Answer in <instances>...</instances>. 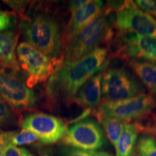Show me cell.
I'll return each mask as SVG.
<instances>
[{
	"label": "cell",
	"instance_id": "6",
	"mask_svg": "<svg viewBox=\"0 0 156 156\" xmlns=\"http://www.w3.org/2000/svg\"><path fill=\"white\" fill-rule=\"evenodd\" d=\"M156 106V98L150 94H141L126 100L109 102L103 101L93 114L98 119L112 117L125 122L135 120Z\"/></svg>",
	"mask_w": 156,
	"mask_h": 156
},
{
	"label": "cell",
	"instance_id": "17",
	"mask_svg": "<svg viewBox=\"0 0 156 156\" xmlns=\"http://www.w3.org/2000/svg\"><path fill=\"white\" fill-rule=\"evenodd\" d=\"M99 121L104 129L107 137L112 145L116 147L118 140L127 122L108 116L102 117Z\"/></svg>",
	"mask_w": 156,
	"mask_h": 156
},
{
	"label": "cell",
	"instance_id": "15",
	"mask_svg": "<svg viewBox=\"0 0 156 156\" xmlns=\"http://www.w3.org/2000/svg\"><path fill=\"white\" fill-rule=\"evenodd\" d=\"M126 62L151 95L156 98V62L144 59H130Z\"/></svg>",
	"mask_w": 156,
	"mask_h": 156
},
{
	"label": "cell",
	"instance_id": "11",
	"mask_svg": "<svg viewBox=\"0 0 156 156\" xmlns=\"http://www.w3.org/2000/svg\"><path fill=\"white\" fill-rule=\"evenodd\" d=\"M23 129L37 134L44 145H51L62 140L67 133V123L53 115L37 112L29 114L21 121Z\"/></svg>",
	"mask_w": 156,
	"mask_h": 156
},
{
	"label": "cell",
	"instance_id": "19",
	"mask_svg": "<svg viewBox=\"0 0 156 156\" xmlns=\"http://www.w3.org/2000/svg\"><path fill=\"white\" fill-rule=\"evenodd\" d=\"M38 140L39 138L37 134L23 129L19 132H11L9 142L15 146H20L36 143Z\"/></svg>",
	"mask_w": 156,
	"mask_h": 156
},
{
	"label": "cell",
	"instance_id": "3",
	"mask_svg": "<svg viewBox=\"0 0 156 156\" xmlns=\"http://www.w3.org/2000/svg\"><path fill=\"white\" fill-rule=\"evenodd\" d=\"M115 12L106 7L102 13L66 45L63 62L71 63L106 45L108 47L116 34Z\"/></svg>",
	"mask_w": 156,
	"mask_h": 156
},
{
	"label": "cell",
	"instance_id": "12",
	"mask_svg": "<svg viewBox=\"0 0 156 156\" xmlns=\"http://www.w3.org/2000/svg\"><path fill=\"white\" fill-rule=\"evenodd\" d=\"M105 5L103 1L94 0L72 12L69 23L63 32V43L65 46L72 39L96 19L103 11Z\"/></svg>",
	"mask_w": 156,
	"mask_h": 156
},
{
	"label": "cell",
	"instance_id": "7",
	"mask_svg": "<svg viewBox=\"0 0 156 156\" xmlns=\"http://www.w3.org/2000/svg\"><path fill=\"white\" fill-rule=\"evenodd\" d=\"M0 99L15 112L31 110L36 106L34 91L17 75L16 72L0 70Z\"/></svg>",
	"mask_w": 156,
	"mask_h": 156
},
{
	"label": "cell",
	"instance_id": "28",
	"mask_svg": "<svg viewBox=\"0 0 156 156\" xmlns=\"http://www.w3.org/2000/svg\"><path fill=\"white\" fill-rule=\"evenodd\" d=\"M89 1H87V0H73V1H70L68 3L67 9L69 12H73L83 7L84 5H85Z\"/></svg>",
	"mask_w": 156,
	"mask_h": 156
},
{
	"label": "cell",
	"instance_id": "31",
	"mask_svg": "<svg viewBox=\"0 0 156 156\" xmlns=\"http://www.w3.org/2000/svg\"><path fill=\"white\" fill-rule=\"evenodd\" d=\"M136 156H138V155H136Z\"/></svg>",
	"mask_w": 156,
	"mask_h": 156
},
{
	"label": "cell",
	"instance_id": "30",
	"mask_svg": "<svg viewBox=\"0 0 156 156\" xmlns=\"http://www.w3.org/2000/svg\"><path fill=\"white\" fill-rule=\"evenodd\" d=\"M25 156H34V155H33L32 153H30V152L26 149V151H25Z\"/></svg>",
	"mask_w": 156,
	"mask_h": 156
},
{
	"label": "cell",
	"instance_id": "26",
	"mask_svg": "<svg viewBox=\"0 0 156 156\" xmlns=\"http://www.w3.org/2000/svg\"><path fill=\"white\" fill-rule=\"evenodd\" d=\"M4 2L17 12L24 11L29 4L28 1H4Z\"/></svg>",
	"mask_w": 156,
	"mask_h": 156
},
{
	"label": "cell",
	"instance_id": "23",
	"mask_svg": "<svg viewBox=\"0 0 156 156\" xmlns=\"http://www.w3.org/2000/svg\"><path fill=\"white\" fill-rule=\"evenodd\" d=\"M13 115L9 106L0 99V126H4L12 120Z\"/></svg>",
	"mask_w": 156,
	"mask_h": 156
},
{
	"label": "cell",
	"instance_id": "29",
	"mask_svg": "<svg viewBox=\"0 0 156 156\" xmlns=\"http://www.w3.org/2000/svg\"><path fill=\"white\" fill-rule=\"evenodd\" d=\"M39 156H54V150L47 146H40L38 148Z\"/></svg>",
	"mask_w": 156,
	"mask_h": 156
},
{
	"label": "cell",
	"instance_id": "2",
	"mask_svg": "<svg viewBox=\"0 0 156 156\" xmlns=\"http://www.w3.org/2000/svg\"><path fill=\"white\" fill-rule=\"evenodd\" d=\"M20 28L27 43L51 59L63 62V33L55 17L46 12L23 17Z\"/></svg>",
	"mask_w": 156,
	"mask_h": 156
},
{
	"label": "cell",
	"instance_id": "9",
	"mask_svg": "<svg viewBox=\"0 0 156 156\" xmlns=\"http://www.w3.org/2000/svg\"><path fill=\"white\" fill-rule=\"evenodd\" d=\"M115 29L156 38V19L139 8L133 1H123L115 12Z\"/></svg>",
	"mask_w": 156,
	"mask_h": 156
},
{
	"label": "cell",
	"instance_id": "4",
	"mask_svg": "<svg viewBox=\"0 0 156 156\" xmlns=\"http://www.w3.org/2000/svg\"><path fill=\"white\" fill-rule=\"evenodd\" d=\"M101 90L103 101L116 102L144 94L146 90L124 66L112 65L103 71Z\"/></svg>",
	"mask_w": 156,
	"mask_h": 156
},
{
	"label": "cell",
	"instance_id": "25",
	"mask_svg": "<svg viewBox=\"0 0 156 156\" xmlns=\"http://www.w3.org/2000/svg\"><path fill=\"white\" fill-rule=\"evenodd\" d=\"M25 148L18 147L8 142L5 148L3 156H25Z\"/></svg>",
	"mask_w": 156,
	"mask_h": 156
},
{
	"label": "cell",
	"instance_id": "1",
	"mask_svg": "<svg viewBox=\"0 0 156 156\" xmlns=\"http://www.w3.org/2000/svg\"><path fill=\"white\" fill-rule=\"evenodd\" d=\"M111 59L107 47H99L77 61L62 62L48 80L46 93L51 103L69 106L80 89L91 77L108 67Z\"/></svg>",
	"mask_w": 156,
	"mask_h": 156
},
{
	"label": "cell",
	"instance_id": "24",
	"mask_svg": "<svg viewBox=\"0 0 156 156\" xmlns=\"http://www.w3.org/2000/svg\"><path fill=\"white\" fill-rule=\"evenodd\" d=\"M134 3L142 10L156 17V0H136Z\"/></svg>",
	"mask_w": 156,
	"mask_h": 156
},
{
	"label": "cell",
	"instance_id": "21",
	"mask_svg": "<svg viewBox=\"0 0 156 156\" xmlns=\"http://www.w3.org/2000/svg\"><path fill=\"white\" fill-rule=\"evenodd\" d=\"M62 156H112L106 153L76 149L73 147L64 148L61 152Z\"/></svg>",
	"mask_w": 156,
	"mask_h": 156
},
{
	"label": "cell",
	"instance_id": "16",
	"mask_svg": "<svg viewBox=\"0 0 156 156\" xmlns=\"http://www.w3.org/2000/svg\"><path fill=\"white\" fill-rule=\"evenodd\" d=\"M138 132L133 124L126 123L116 146V156H136Z\"/></svg>",
	"mask_w": 156,
	"mask_h": 156
},
{
	"label": "cell",
	"instance_id": "18",
	"mask_svg": "<svg viewBox=\"0 0 156 156\" xmlns=\"http://www.w3.org/2000/svg\"><path fill=\"white\" fill-rule=\"evenodd\" d=\"M134 125L138 133L145 134V135L156 136V114L150 112L143 114L134 120Z\"/></svg>",
	"mask_w": 156,
	"mask_h": 156
},
{
	"label": "cell",
	"instance_id": "13",
	"mask_svg": "<svg viewBox=\"0 0 156 156\" xmlns=\"http://www.w3.org/2000/svg\"><path fill=\"white\" fill-rule=\"evenodd\" d=\"M103 75L101 72L87 80L76 94L73 103L85 109L93 110L98 107L102 98Z\"/></svg>",
	"mask_w": 156,
	"mask_h": 156
},
{
	"label": "cell",
	"instance_id": "5",
	"mask_svg": "<svg viewBox=\"0 0 156 156\" xmlns=\"http://www.w3.org/2000/svg\"><path fill=\"white\" fill-rule=\"evenodd\" d=\"M107 48L110 59L116 58L124 62L144 59L156 62V38L154 37L117 31Z\"/></svg>",
	"mask_w": 156,
	"mask_h": 156
},
{
	"label": "cell",
	"instance_id": "22",
	"mask_svg": "<svg viewBox=\"0 0 156 156\" xmlns=\"http://www.w3.org/2000/svg\"><path fill=\"white\" fill-rule=\"evenodd\" d=\"M15 20L11 13L0 9V33L9 30L15 24Z\"/></svg>",
	"mask_w": 156,
	"mask_h": 156
},
{
	"label": "cell",
	"instance_id": "10",
	"mask_svg": "<svg viewBox=\"0 0 156 156\" xmlns=\"http://www.w3.org/2000/svg\"><path fill=\"white\" fill-rule=\"evenodd\" d=\"M105 142L102 127L97 121L90 118L73 123L62 139V144L68 147L90 151L101 149Z\"/></svg>",
	"mask_w": 156,
	"mask_h": 156
},
{
	"label": "cell",
	"instance_id": "20",
	"mask_svg": "<svg viewBox=\"0 0 156 156\" xmlns=\"http://www.w3.org/2000/svg\"><path fill=\"white\" fill-rule=\"evenodd\" d=\"M138 156H156V140L154 136L143 135L136 143Z\"/></svg>",
	"mask_w": 156,
	"mask_h": 156
},
{
	"label": "cell",
	"instance_id": "14",
	"mask_svg": "<svg viewBox=\"0 0 156 156\" xmlns=\"http://www.w3.org/2000/svg\"><path fill=\"white\" fill-rule=\"evenodd\" d=\"M19 34L7 30L0 33V63L12 71H19L20 64L17 60V44Z\"/></svg>",
	"mask_w": 156,
	"mask_h": 156
},
{
	"label": "cell",
	"instance_id": "27",
	"mask_svg": "<svg viewBox=\"0 0 156 156\" xmlns=\"http://www.w3.org/2000/svg\"><path fill=\"white\" fill-rule=\"evenodd\" d=\"M10 136L11 132H4L0 129V156H3L6 145L9 142Z\"/></svg>",
	"mask_w": 156,
	"mask_h": 156
},
{
	"label": "cell",
	"instance_id": "8",
	"mask_svg": "<svg viewBox=\"0 0 156 156\" xmlns=\"http://www.w3.org/2000/svg\"><path fill=\"white\" fill-rule=\"evenodd\" d=\"M17 56L19 64L28 73L26 84L30 88L48 80L56 67L62 63L51 59L27 42L17 46Z\"/></svg>",
	"mask_w": 156,
	"mask_h": 156
}]
</instances>
